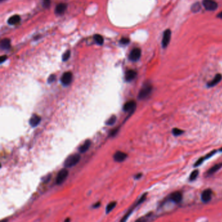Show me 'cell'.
<instances>
[{
	"label": "cell",
	"mask_w": 222,
	"mask_h": 222,
	"mask_svg": "<svg viewBox=\"0 0 222 222\" xmlns=\"http://www.w3.org/2000/svg\"><path fill=\"white\" fill-rule=\"evenodd\" d=\"M152 91V86L151 84L147 83L143 85L142 89L140 90L138 94V98L140 100H144L150 96Z\"/></svg>",
	"instance_id": "1"
},
{
	"label": "cell",
	"mask_w": 222,
	"mask_h": 222,
	"mask_svg": "<svg viewBox=\"0 0 222 222\" xmlns=\"http://www.w3.org/2000/svg\"><path fill=\"white\" fill-rule=\"evenodd\" d=\"M80 155L78 154H72L67 158L64 162V166L65 167H72L76 166L80 162Z\"/></svg>",
	"instance_id": "2"
},
{
	"label": "cell",
	"mask_w": 222,
	"mask_h": 222,
	"mask_svg": "<svg viewBox=\"0 0 222 222\" xmlns=\"http://www.w3.org/2000/svg\"><path fill=\"white\" fill-rule=\"evenodd\" d=\"M68 171H67L66 169H62L59 171V173H57V177H56V184L60 185L61 184H63L64 182V180H66V179L68 177Z\"/></svg>",
	"instance_id": "3"
},
{
	"label": "cell",
	"mask_w": 222,
	"mask_h": 222,
	"mask_svg": "<svg viewBox=\"0 0 222 222\" xmlns=\"http://www.w3.org/2000/svg\"><path fill=\"white\" fill-rule=\"evenodd\" d=\"M203 5L206 10L209 11H216L218 9V3L214 0H203Z\"/></svg>",
	"instance_id": "4"
},
{
	"label": "cell",
	"mask_w": 222,
	"mask_h": 222,
	"mask_svg": "<svg viewBox=\"0 0 222 222\" xmlns=\"http://www.w3.org/2000/svg\"><path fill=\"white\" fill-rule=\"evenodd\" d=\"M171 38V31L169 29H166L164 32L162 41V47L164 48L167 47V46L170 43Z\"/></svg>",
	"instance_id": "5"
},
{
	"label": "cell",
	"mask_w": 222,
	"mask_h": 222,
	"mask_svg": "<svg viewBox=\"0 0 222 222\" xmlns=\"http://www.w3.org/2000/svg\"><path fill=\"white\" fill-rule=\"evenodd\" d=\"M142 54V51L139 48H136L131 51L130 55H129V59L132 61H137L140 59Z\"/></svg>",
	"instance_id": "6"
},
{
	"label": "cell",
	"mask_w": 222,
	"mask_h": 222,
	"mask_svg": "<svg viewBox=\"0 0 222 222\" xmlns=\"http://www.w3.org/2000/svg\"><path fill=\"white\" fill-rule=\"evenodd\" d=\"M72 80V74L70 72H66L64 73L63 75L62 76L61 78V82L62 84L64 85H68L70 84Z\"/></svg>",
	"instance_id": "7"
},
{
	"label": "cell",
	"mask_w": 222,
	"mask_h": 222,
	"mask_svg": "<svg viewBox=\"0 0 222 222\" xmlns=\"http://www.w3.org/2000/svg\"><path fill=\"white\" fill-rule=\"evenodd\" d=\"M212 191L210 189H205L201 193V200L203 203H208L211 200Z\"/></svg>",
	"instance_id": "8"
},
{
	"label": "cell",
	"mask_w": 222,
	"mask_h": 222,
	"mask_svg": "<svg viewBox=\"0 0 222 222\" xmlns=\"http://www.w3.org/2000/svg\"><path fill=\"white\" fill-rule=\"evenodd\" d=\"M136 107V103L134 100H130L124 104L123 106V111L126 112L133 113Z\"/></svg>",
	"instance_id": "9"
},
{
	"label": "cell",
	"mask_w": 222,
	"mask_h": 222,
	"mask_svg": "<svg viewBox=\"0 0 222 222\" xmlns=\"http://www.w3.org/2000/svg\"><path fill=\"white\" fill-rule=\"evenodd\" d=\"M127 157H128V155H127V154L125 153V152H123L122 151H117L114 154L113 158H114V160L115 162H122L125 160Z\"/></svg>",
	"instance_id": "10"
},
{
	"label": "cell",
	"mask_w": 222,
	"mask_h": 222,
	"mask_svg": "<svg viewBox=\"0 0 222 222\" xmlns=\"http://www.w3.org/2000/svg\"><path fill=\"white\" fill-rule=\"evenodd\" d=\"M182 199V194L180 191H175L169 195V200L175 203H179Z\"/></svg>",
	"instance_id": "11"
},
{
	"label": "cell",
	"mask_w": 222,
	"mask_h": 222,
	"mask_svg": "<svg viewBox=\"0 0 222 222\" xmlns=\"http://www.w3.org/2000/svg\"><path fill=\"white\" fill-rule=\"evenodd\" d=\"M221 80H222V75L221 74H217L214 76L213 80L208 83L207 86L209 87H214L215 85H218L219 83L221 82Z\"/></svg>",
	"instance_id": "12"
},
{
	"label": "cell",
	"mask_w": 222,
	"mask_h": 222,
	"mask_svg": "<svg viewBox=\"0 0 222 222\" xmlns=\"http://www.w3.org/2000/svg\"><path fill=\"white\" fill-rule=\"evenodd\" d=\"M41 121V118L38 115L33 114L29 119V124L32 127H36Z\"/></svg>",
	"instance_id": "13"
},
{
	"label": "cell",
	"mask_w": 222,
	"mask_h": 222,
	"mask_svg": "<svg viewBox=\"0 0 222 222\" xmlns=\"http://www.w3.org/2000/svg\"><path fill=\"white\" fill-rule=\"evenodd\" d=\"M137 76V72L134 70H129L125 74V80L126 82H131Z\"/></svg>",
	"instance_id": "14"
},
{
	"label": "cell",
	"mask_w": 222,
	"mask_h": 222,
	"mask_svg": "<svg viewBox=\"0 0 222 222\" xmlns=\"http://www.w3.org/2000/svg\"><path fill=\"white\" fill-rule=\"evenodd\" d=\"M67 8V5L66 3H59L57 5L55 9V12L57 15H62L64 13Z\"/></svg>",
	"instance_id": "15"
},
{
	"label": "cell",
	"mask_w": 222,
	"mask_h": 222,
	"mask_svg": "<svg viewBox=\"0 0 222 222\" xmlns=\"http://www.w3.org/2000/svg\"><path fill=\"white\" fill-rule=\"evenodd\" d=\"M91 142L89 140H87L85 142L83 143L82 145H81L79 148V151L81 153H84L86 152L87 150L89 149L90 146H91Z\"/></svg>",
	"instance_id": "16"
},
{
	"label": "cell",
	"mask_w": 222,
	"mask_h": 222,
	"mask_svg": "<svg viewBox=\"0 0 222 222\" xmlns=\"http://www.w3.org/2000/svg\"><path fill=\"white\" fill-rule=\"evenodd\" d=\"M222 167V163H219V164H217L216 165H214V166L210 169L208 171L207 174L208 175H211L212 174H214L216 172L218 171L219 169Z\"/></svg>",
	"instance_id": "17"
},
{
	"label": "cell",
	"mask_w": 222,
	"mask_h": 222,
	"mask_svg": "<svg viewBox=\"0 0 222 222\" xmlns=\"http://www.w3.org/2000/svg\"><path fill=\"white\" fill-rule=\"evenodd\" d=\"M20 21V17L18 15H14L8 20V23L10 25H16Z\"/></svg>",
	"instance_id": "18"
},
{
	"label": "cell",
	"mask_w": 222,
	"mask_h": 222,
	"mask_svg": "<svg viewBox=\"0 0 222 222\" xmlns=\"http://www.w3.org/2000/svg\"><path fill=\"white\" fill-rule=\"evenodd\" d=\"M11 46V41L9 39H4L1 42V48L3 50H7Z\"/></svg>",
	"instance_id": "19"
},
{
	"label": "cell",
	"mask_w": 222,
	"mask_h": 222,
	"mask_svg": "<svg viewBox=\"0 0 222 222\" xmlns=\"http://www.w3.org/2000/svg\"><path fill=\"white\" fill-rule=\"evenodd\" d=\"M201 9V4L199 3V2H197V3H195L192 5V6H191V11H192L193 13H196L199 12Z\"/></svg>",
	"instance_id": "20"
},
{
	"label": "cell",
	"mask_w": 222,
	"mask_h": 222,
	"mask_svg": "<svg viewBox=\"0 0 222 222\" xmlns=\"http://www.w3.org/2000/svg\"><path fill=\"white\" fill-rule=\"evenodd\" d=\"M116 205H117V203L115 202V201H113V202H111L110 203H109V204L107 205V207H106V214L110 213V212L115 207Z\"/></svg>",
	"instance_id": "21"
},
{
	"label": "cell",
	"mask_w": 222,
	"mask_h": 222,
	"mask_svg": "<svg viewBox=\"0 0 222 222\" xmlns=\"http://www.w3.org/2000/svg\"><path fill=\"white\" fill-rule=\"evenodd\" d=\"M94 41H95V42L99 45H102L104 43V39L100 35H94Z\"/></svg>",
	"instance_id": "22"
},
{
	"label": "cell",
	"mask_w": 222,
	"mask_h": 222,
	"mask_svg": "<svg viewBox=\"0 0 222 222\" xmlns=\"http://www.w3.org/2000/svg\"><path fill=\"white\" fill-rule=\"evenodd\" d=\"M198 175H199V171L198 170L195 169V170L193 171L191 173L190 176H189V180H190V181H193L194 180H195L196 179H197Z\"/></svg>",
	"instance_id": "23"
},
{
	"label": "cell",
	"mask_w": 222,
	"mask_h": 222,
	"mask_svg": "<svg viewBox=\"0 0 222 222\" xmlns=\"http://www.w3.org/2000/svg\"><path fill=\"white\" fill-rule=\"evenodd\" d=\"M172 133L175 136H179L180 135H182L184 133V131L177 128H174L172 130Z\"/></svg>",
	"instance_id": "24"
},
{
	"label": "cell",
	"mask_w": 222,
	"mask_h": 222,
	"mask_svg": "<svg viewBox=\"0 0 222 222\" xmlns=\"http://www.w3.org/2000/svg\"><path fill=\"white\" fill-rule=\"evenodd\" d=\"M116 116H115V115H113V116L111 117L107 121H106V124H107V125H113V124L115 123V121H116Z\"/></svg>",
	"instance_id": "25"
},
{
	"label": "cell",
	"mask_w": 222,
	"mask_h": 222,
	"mask_svg": "<svg viewBox=\"0 0 222 222\" xmlns=\"http://www.w3.org/2000/svg\"><path fill=\"white\" fill-rule=\"evenodd\" d=\"M70 56V52L69 50H68L63 54V57H62V59H63V61H66L69 59Z\"/></svg>",
	"instance_id": "26"
},
{
	"label": "cell",
	"mask_w": 222,
	"mask_h": 222,
	"mask_svg": "<svg viewBox=\"0 0 222 222\" xmlns=\"http://www.w3.org/2000/svg\"><path fill=\"white\" fill-rule=\"evenodd\" d=\"M120 43L122 45H128V44L130 43V39L128 38H122L120 41Z\"/></svg>",
	"instance_id": "27"
},
{
	"label": "cell",
	"mask_w": 222,
	"mask_h": 222,
	"mask_svg": "<svg viewBox=\"0 0 222 222\" xmlns=\"http://www.w3.org/2000/svg\"><path fill=\"white\" fill-rule=\"evenodd\" d=\"M55 78H56L55 77V75H54V74L50 75L48 79V82L49 83V84H51V83L54 82V81L55 80Z\"/></svg>",
	"instance_id": "28"
},
{
	"label": "cell",
	"mask_w": 222,
	"mask_h": 222,
	"mask_svg": "<svg viewBox=\"0 0 222 222\" xmlns=\"http://www.w3.org/2000/svg\"><path fill=\"white\" fill-rule=\"evenodd\" d=\"M51 3V0H43V5L45 7H49Z\"/></svg>",
	"instance_id": "29"
},
{
	"label": "cell",
	"mask_w": 222,
	"mask_h": 222,
	"mask_svg": "<svg viewBox=\"0 0 222 222\" xmlns=\"http://www.w3.org/2000/svg\"><path fill=\"white\" fill-rule=\"evenodd\" d=\"M118 130H119V129L116 128V129H115V130H112V131H111V132H110V136H112V137H113V136H115L117 134Z\"/></svg>",
	"instance_id": "30"
},
{
	"label": "cell",
	"mask_w": 222,
	"mask_h": 222,
	"mask_svg": "<svg viewBox=\"0 0 222 222\" xmlns=\"http://www.w3.org/2000/svg\"><path fill=\"white\" fill-rule=\"evenodd\" d=\"M7 57L6 55H3V56L1 57V58H0V59H1V60H0V62H1V63H3V62L5 61V60L7 59Z\"/></svg>",
	"instance_id": "31"
},
{
	"label": "cell",
	"mask_w": 222,
	"mask_h": 222,
	"mask_svg": "<svg viewBox=\"0 0 222 222\" xmlns=\"http://www.w3.org/2000/svg\"><path fill=\"white\" fill-rule=\"evenodd\" d=\"M142 173H140V174H138V175H136L135 179H140V177H142Z\"/></svg>",
	"instance_id": "32"
},
{
	"label": "cell",
	"mask_w": 222,
	"mask_h": 222,
	"mask_svg": "<svg viewBox=\"0 0 222 222\" xmlns=\"http://www.w3.org/2000/svg\"><path fill=\"white\" fill-rule=\"evenodd\" d=\"M100 205V203H99V202L96 203L95 205H93V208H98V207H99V206Z\"/></svg>",
	"instance_id": "33"
},
{
	"label": "cell",
	"mask_w": 222,
	"mask_h": 222,
	"mask_svg": "<svg viewBox=\"0 0 222 222\" xmlns=\"http://www.w3.org/2000/svg\"><path fill=\"white\" fill-rule=\"evenodd\" d=\"M217 17L218 18H220V19H222V11L219 13H218V15H217Z\"/></svg>",
	"instance_id": "34"
},
{
	"label": "cell",
	"mask_w": 222,
	"mask_h": 222,
	"mask_svg": "<svg viewBox=\"0 0 222 222\" xmlns=\"http://www.w3.org/2000/svg\"><path fill=\"white\" fill-rule=\"evenodd\" d=\"M219 151H221V152H222V147H221V148H220V149H219Z\"/></svg>",
	"instance_id": "35"
},
{
	"label": "cell",
	"mask_w": 222,
	"mask_h": 222,
	"mask_svg": "<svg viewBox=\"0 0 222 222\" xmlns=\"http://www.w3.org/2000/svg\"><path fill=\"white\" fill-rule=\"evenodd\" d=\"M70 221V219H65V221Z\"/></svg>",
	"instance_id": "36"
},
{
	"label": "cell",
	"mask_w": 222,
	"mask_h": 222,
	"mask_svg": "<svg viewBox=\"0 0 222 222\" xmlns=\"http://www.w3.org/2000/svg\"><path fill=\"white\" fill-rule=\"evenodd\" d=\"M1 1H5V0H0Z\"/></svg>",
	"instance_id": "37"
}]
</instances>
